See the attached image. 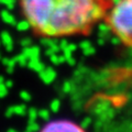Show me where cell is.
<instances>
[{
  "label": "cell",
  "instance_id": "3",
  "mask_svg": "<svg viewBox=\"0 0 132 132\" xmlns=\"http://www.w3.org/2000/svg\"><path fill=\"white\" fill-rule=\"evenodd\" d=\"M40 132H86V131L74 121L66 120V119H59V120H53L47 122L40 130Z\"/></svg>",
  "mask_w": 132,
  "mask_h": 132
},
{
  "label": "cell",
  "instance_id": "2",
  "mask_svg": "<svg viewBox=\"0 0 132 132\" xmlns=\"http://www.w3.org/2000/svg\"><path fill=\"white\" fill-rule=\"evenodd\" d=\"M106 22L113 34L132 46V0H117L106 14Z\"/></svg>",
  "mask_w": 132,
  "mask_h": 132
},
{
  "label": "cell",
  "instance_id": "1",
  "mask_svg": "<svg viewBox=\"0 0 132 132\" xmlns=\"http://www.w3.org/2000/svg\"><path fill=\"white\" fill-rule=\"evenodd\" d=\"M113 0H18L30 29L43 38L85 35L106 14Z\"/></svg>",
  "mask_w": 132,
  "mask_h": 132
}]
</instances>
